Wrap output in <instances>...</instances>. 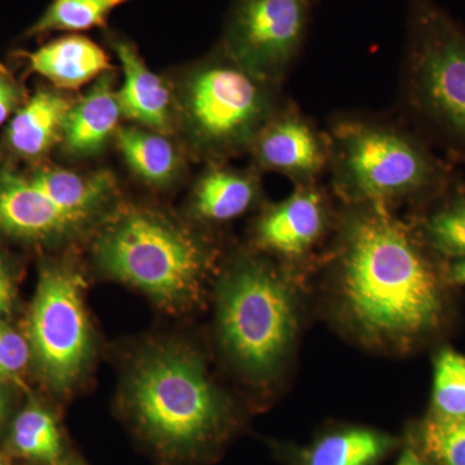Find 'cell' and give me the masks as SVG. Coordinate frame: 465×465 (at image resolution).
Masks as SVG:
<instances>
[{"label":"cell","instance_id":"1","mask_svg":"<svg viewBox=\"0 0 465 465\" xmlns=\"http://www.w3.org/2000/svg\"><path fill=\"white\" fill-rule=\"evenodd\" d=\"M436 259L391 208L342 204L329 260L339 308L351 330L363 341L391 349L433 331L443 314Z\"/></svg>","mask_w":465,"mask_h":465},{"label":"cell","instance_id":"2","mask_svg":"<svg viewBox=\"0 0 465 465\" xmlns=\"http://www.w3.org/2000/svg\"><path fill=\"white\" fill-rule=\"evenodd\" d=\"M124 407L137 432L168 461L194 460L224 439L232 421L203 361L179 344L137 358L125 379Z\"/></svg>","mask_w":465,"mask_h":465},{"label":"cell","instance_id":"3","mask_svg":"<svg viewBox=\"0 0 465 465\" xmlns=\"http://www.w3.org/2000/svg\"><path fill=\"white\" fill-rule=\"evenodd\" d=\"M332 192L342 204L430 200L457 171L402 121L341 113L327 124Z\"/></svg>","mask_w":465,"mask_h":465},{"label":"cell","instance_id":"4","mask_svg":"<svg viewBox=\"0 0 465 465\" xmlns=\"http://www.w3.org/2000/svg\"><path fill=\"white\" fill-rule=\"evenodd\" d=\"M94 255L105 273L171 311L200 298L217 259L215 243L194 226L155 208L115 207L99 225Z\"/></svg>","mask_w":465,"mask_h":465},{"label":"cell","instance_id":"5","mask_svg":"<svg viewBox=\"0 0 465 465\" xmlns=\"http://www.w3.org/2000/svg\"><path fill=\"white\" fill-rule=\"evenodd\" d=\"M402 121L454 166L465 162V27L436 0H410Z\"/></svg>","mask_w":465,"mask_h":465},{"label":"cell","instance_id":"6","mask_svg":"<svg viewBox=\"0 0 465 465\" xmlns=\"http://www.w3.org/2000/svg\"><path fill=\"white\" fill-rule=\"evenodd\" d=\"M171 81L177 137L189 155L206 163L249 154L260 131L287 100L282 84L252 74L217 48Z\"/></svg>","mask_w":465,"mask_h":465},{"label":"cell","instance_id":"7","mask_svg":"<svg viewBox=\"0 0 465 465\" xmlns=\"http://www.w3.org/2000/svg\"><path fill=\"white\" fill-rule=\"evenodd\" d=\"M291 289L286 274L266 256H238L223 277L217 299L220 341L250 378H272L292 351L298 313Z\"/></svg>","mask_w":465,"mask_h":465},{"label":"cell","instance_id":"8","mask_svg":"<svg viewBox=\"0 0 465 465\" xmlns=\"http://www.w3.org/2000/svg\"><path fill=\"white\" fill-rule=\"evenodd\" d=\"M108 215V194L91 174L57 166L27 174L0 171V232L8 237L70 242Z\"/></svg>","mask_w":465,"mask_h":465},{"label":"cell","instance_id":"9","mask_svg":"<svg viewBox=\"0 0 465 465\" xmlns=\"http://www.w3.org/2000/svg\"><path fill=\"white\" fill-rule=\"evenodd\" d=\"M84 278L72 264L43 266L29 317L32 358L45 381L69 391L91 353Z\"/></svg>","mask_w":465,"mask_h":465},{"label":"cell","instance_id":"10","mask_svg":"<svg viewBox=\"0 0 465 465\" xmlns=\"http://www.w3.org/2000/svg\"><path fill=\"white\" fill-rule=\"evenodd\" d=\"M313 0H232L217 50L282 84L307 39Z\"/></svg>","mask_w":465,"mask_h":465},{"label":"cell","instance_id":"11","mask_svg":"<svg viewBox=\"0 0 465 465\" xmlns=\"http://www.w3.org/2000/svg\"><path fill=\"white\" fill-rule=\"evenodd\" d=\"M338 213L320 183L295 185L289 197L268 204L253 223L256 249L282 262H300L335 231Z\"/></svg>","mask_w":465,"mask_h":465},{"label":"cell","instance_id":"12","mask_svg":"<svg viewBox=\"0 0 465 465\" xmlns=\"http://www.w3.org/2000/svg\"><path fill=\"white\" fill-rule=\"evenodd\" d=\"M249 154L260 173L282 174L295 185L320 183L329 171V137L295 103L286 100L260 131Z\"/></svg>","mask_w":465,"mask_h":465},{"label":"cell","instance_id":"13","mask_svg":"<svg viewBox=\"0 0 465 465\" xmlns=\"http://www.w3.org/2000/svg\"><path fill=\"white\" fill-rule=\"evenodd\" d=\"M108 41L124 72V84L118 87L124 118L140 127L177 137L173 81L153 72L130 39L110 34Z\"/></svg>","mask_w":465,"mask_h":465},{"label":"cell","instance_id":"14","mask_svg":"<svg viewBox=\"0 0 465 465\" xmlns=\"http://www.w3.org/2000/svg\"><path fill=\"white\" fill-rule=\"evenodd\" d=\"M122 118L114 69L100 75L82 96L73 101L60 148L69 158L96 157L110 142H114Z\"/></svg>","mask_w":465,"mask_h":465},{"label":"cell","instance_id":"15","mask_svg":"<svg viewBox=\"0 0 465 465\" xmlns=\"http://www.w3.org/2000/svg\"><path fill=\"white\" fill-rule=\"evenodd\" d=\"M195 180L189 200L193 217L206 224L237 219L262 200L260 171L232 167L228 162H210Z\"/></svg>","mask_w":465,"mask_h":465},{"label":"cell","instance_id":"16","mask_svg":"<svg viewBox=\"0 0 465 465\" xmlns=\"http://www.w3.org/2000/svg\"><path fill=\"white\" fill-rule=\"evenodd\" d=\"M30 69L61 91H76L114 70L109 54L96 42L67 34L26 54Z\"/></svg>","mask_w":465,"mask_h":465},{"label":"cell","instance_id":"17","mask_svg":"<svg viewBox=\"0 0 465 465\" xmlns=\"http://www.w3.org/2000/svg\"><path fill=\"white\" fill-rule=\"evenodd\" d=\"M72 97L63 91L39 90L12 116L7 128L8 148L24 159L45 158L60 146Z\"/></svg>","mask_w":465,"mask_h":465},{"label":"cell","instance_id":"18","mask_svg":"<svg viewBox=\"0 0 465 465\" xmlns=\"http://www.w3.org/2000/svg\"><path fill=\"white\" fill-rule=\"evenodd\" d=\"M173 136L140 125H121L114 143L131 173L153 188L164 189L186 173L188 152Z\"/></svg>","mask_w":465,"mask_h":465},{"label":"cell","instance_id":"19","mask_svg":"<svg viewBox=\"0 0 465 465\" xmlns=\"http://www.w3.org/2000/svg\"><path fill=\"white\" fill-rule=\"evenodd\" d=\"M419 206L421 211L410 224L425 246L440 259H464L465 183L459 173Z\"/></svg>","mask_w":465,"mask_h":465},{"label":"cell","instance_id":"20","mask_svg":"<svg viewBox=\"0 0 465 465\" xmlns=\"http://www.w3.org/2000/svg\"><path fill=\"white\" fill-rule=\"evenodd\" d=\"M393 446L376 430L351 428L322 437L305 452L302 465H374Z\"/></svg>","mask_w":465,"mask_h":465},{"label":"cell","instance_id":"21","mask_svg":"<svg viewBox=\"0 0 465 465\" xmlns=\"http://www.w3.org/2000/svg\"><path fill=\"white\" fill-rule=\"evenodd\" d=\"M9 445L18 457L56 464L63 455V437L54 415L38 403L26 406L12 424Z\"/></svg>","mask_w":465,"mask_h":465},{"label":"cell","instance_id":"22","mask_svg":"<svg viewBox=\"0 0 465 465\" xmlns=\"http://www.w3.org/2000/svg\"><path fill=\"white\" fill-rule=\"evenodd\" d=\"M128 0H51L26 36L51 33L78 34L105 27L110 15Z\"/></svg>","mask_w":465,"mask_h":465},{"label":"cell","instance_id":"23","mask_svg":"<svg viewBox=\"0 0 465 465\" xmlns=\"http://www.w3.org/2000/svg\"><path fill=\"white\" fill-rule=\"evenodd\" d=\"M433 411L440 418L465 419V356L443 349L434 362Z\"/></svg>","mask_w":465,"mask_h":465},{"label":"cell","instance_id":"24","mask_svg":"<svg viewBox=\"0 0 465 465\" xmlns=\"http://www.w3.org/2000/svg\"><path fill=\"white\" fill-rule=\"evenodd\" d=\"M425 450L440 465H465V419L433 415L424 425Z\"/></svg>","mask_w":465,"mask_h":465},{"label":"cell","instance_id":"25","mask_svg":"<svg viewBox=\"0 0 465 465\" xmlns=\"http://www.w3.org/2000/svg\"><path fill=\"white\" fill-rule=\"evenodd\" d=\"M32 349L20 332L0 322V381H12L25 371Z\"/></svg>","mask_w":465,"mask_h":465},{"label":"cell","instance_id":"26","mask_svg":"<svg viewBox=\"0 0 465 465\" xmlns=\"http://www.w3.org/2000/svg\"><path fill=\"white\" fill-rule=\"evenodd\" d=\"M25 101L21 85L8 73L0 72V125L14 116Z\"/></svg>","mask_w":465,"mask_h":465},{"label":"cell","instance_id":"27","mask_svg":"<svg viewBox=\"0 0 465 465\" xmlns=\"http://www.w3.org/2000/svg\"><path fill=\"white\" fill-rule=\"evenodd\" d=\"M15 283L8 266L0 258V321L9 316L14 308Z\"/></svg>","mask_w":465,"mask_h":465},{"label":"cell","instance_id":"28","mask_svg":"<svg viewBox=\"0 0 465 465\" xmlns=\"http://www.w3.org/2000/svg\"><path fill=\"white\" fill-rule=\"evenodd\" d=\"M450 282L455 284H465V258L452 260L448 271Z\"/></svg>","mask_w":465,"mask_h":465},{"label":"cell","instance_id":"29","mask_svg":"<svg viewBox=\"0 0 465 465\" xmlns=\"http://www.w3.org/2000/svg\"><path fill=\"white\" fill-rule=\"evenodd\" d=\"M9 410H11V397H9L7 388L0 381V430H3L5 421H7Z\"/></svg>","mask_w":465,"mask_h":465},{"label":"cell","instance_id":"30","mask_svg":"<svg viewBox=\"0 0 465 465\" xmlns=\"http://www.w3.org/2000/svg\"><path fill=\"white\" fill-rule=\"evenodd\" d=\"M397 465H427V463H425L423 459L419 457L418 452L414 451V450L407 449L403 451V454L401 455Z\"/></svg>","mask_w":465,"mask_h":465},{"label":"cell","instance_id":"31","mask_svg":"<svg viewBox=\"0 0 465 465\" xmlns=\"http://www.w3.org/2000/svg\"><path fill=\"white\" fill-rule=\"evenodd\" d=\"M0 465H15V464H12L11 461H9L7 458L3 457V455H0Z\"/></svg>","mask_w":465,"mask_h":465},{"label":"cell","instance_id":"32","mask_svg":"<svg viewBox=\"0 0 465 465\" xmlns=\"http://www.w3.org/2000/svg\"><path fill=\"white\" fill-rule=\"evenodd\" d=\"M70 465H82V464H70Z\"/></svg>","mask_w":465,"mask_h":465}]
</instances>
